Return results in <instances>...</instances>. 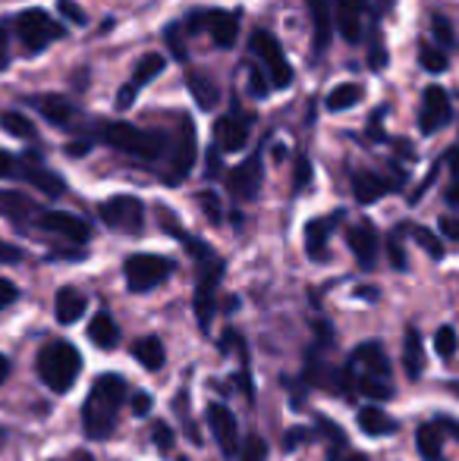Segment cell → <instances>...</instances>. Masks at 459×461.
<instances>
[{
  "instance_id": "db71d44e",
  "label": "cell",
  "mask_w": 459,
  "mask_h": 461,
  "mask_svg": "<svg viewBox=\"0 0 459 461\" xmlns=\"http://www.w3.org/2000/svg\"><path fill=\"white\" fill-rule=\"evenodd\" d=\"M447 164H450V170H454V179L459 176V148H450L447 151Z\"/></svg>"
},
{
  "instance_id": "60d3db41",
  "label": "cell",
  "mask_w": 459,
  "mask_h": 461,
  "mask_svg": "<svg viewBox=\"0 0 459 461\" xmlns=\"http://www.w3.org/2000/svg\"><path fill=\"white\" fill-rule=\"evenodd\" d=\"M264 456H268V446H264V439H258V437L245 439L243 461H264Z\"/></svg>"
},
{
  "instance_id": "9c48e42d",
  "label": "cell",
  "mask_w": 459,
  "mask_h": 461,
  "mask_svg": "<svg viewBox=\"0 0 459 461\" xmlns=\"http://www.w3.org/2000/svg\"><path fill=\"white\" fill-rule=\"evenodd\" d=\"M198 158V135H196V122L189 116H179V129H177V145L170 154V173H167V183L177 185L183 183L192 173Z\"/></svg>"
},
{
  "instance_id": "ab89813d",
  "label": "cell",
  "mask_w": 459,
  "mask_h": 461,
  "mask_svg": "<svg viewBox=\"0 0 459 461\" xmlns=\"http://www.w3.org/2000/svg\"><path fill=\"white\" fill-rule=\"evenodd\" d=\"M57 10H60L63 16H67L69 23H76V25H86L88 23L86 10H82V6H76V0H57Z\"/></svg>"
},
{
  "instance_id": "d590c367",
  "label": "cell",
  "mask_w": 459,
  "mask_h": 461,
  "mask_svg": "<svg viewBox=\"0 0 459 461\" xmlns=\"http://www.w3.org/2000/svg\"><path fill=\"white\" fill-rule=\"evenodd\" d=\"M409 230H412V239H416V242L422 245V249L428 251L431 258H444V245L437 242L435 232H428L425 226H409Z\"/></svg>"
},
{
  "instance_id": "7bdbcfd3",
  "label": "cell",
  "mask_w": 459,
  "mask_h": 461,
  "mask_svg": "<svg viewBox=\"0 0 459 461\" xmlns=\"http://www.w3.org/2000/svg\"><path fill=\"white\" fill-rule=\"evenodd\" d=\"M368 67H372L374 73L387 67V50H384V44H378V38L372 41V57H368Z\"/></svg>"
},
{
  "instance_id": "4dcf8cb0",
  "label": "cell",
  "mask_w": 459,
  "mask_h": 461,
  "mask_svg": "<svg viewBox=\"0 0 459 461\" xmlns=\"http://www.w3.org/2000/svg\"><path fill=\"white\" fill-rule=\"evenodd\" d=\"M25 179H29L35 188H41L48 198H60L63 192H67V185H63V179L57 176V173L44 170V167H25Z\"/></svg>"
},
{
  "instance_id": "52a82bcc",
  "label": "cell",
  "mask_w": 459,
  "mask_h": 461,
  "mask_svg": "<svg viewBox=\"0 0 459 461\" xmlns=\"http://www.w3.org/2000/svg\"><path fill=\"white\" fill-rule=\"evenodd\" d=\"M16 35H19V41L25 44L29 54H41V50L48 48L50 41H57L63 32H60V25L48 16V13L38 10V6H32V10H23L16 16Z\"/></svg>"
},
{
  "instance_id": "681fc988",
  "label": "cell",
  "mask_w": 459,
  "mask_h": 461,
  "mask_svg": "<svg viewBox=\"0 0 459 461\" xmlns=\"http://www.w3.org/2000/svg\"><path fill=\"white\" fill-rule=\"evenodd\" d=\"M441 230H444V236H447V239H459V217H444Z\"/></svg>"
},
{
  "instance_id": "6da1fadb",
  "label": "cell",
  "mask_w": 459,
  "mask_h": 461,
  "mask_svg": "<svg viewBox=\"0 0 459 461\" xmlns=\"http://www.w3.org/2000/svg\"><path fill=\"white\" fill-rule=\"evenodd\" d=\"M129 389L123 383V376L105 374L92 383V393H88L86 405H82V427L92 439H107L116 427V414L126 405Z\"/></svg>"
},
{
  "instance_id": "4fadbf2b",
  "label": "cell",
  "mask_w": 459,
  "mask_h": 461,
  "mask_svg": "<svg viewBox=\"0 0 459 461\" xmlns=\"http://www.w3.org/2000/svg\"><path fill=\"white\" fill-rule=\"evenodd\" d=\"M249 135H252V122L239 113H227L217 120L215 126V139H217V148L227 154H236L249 145Z\"/></svg>"
},
{
  "instance_id": "484cf974",
  "label": "cell",
  "mask_w": 459,
  "mask_h": 461,
  "mask_svg": "<svg viewBox=\"0 0 459 461\" xmlns=\"http://www.w3.org/2000/svg\"><path fill=\"white\" fill-rule=\"evenodd\" d=\"M164 67H167L164 54H145L139 63H135V69H133V79L126 82V88H133V92L139 95L142 88H145L148 82L154 79V76H161V73H164Z\"/></svg>"
},
{
  "instance_id": "7c38bea8",
  "label": "cell",
  "mask_w": 459,
  "mask_h": 461,
  "mask_svg": "<svg viewBox=\"0 0 459 461\" xmlns=\"http://www.w3.org/2000/svg\"><path fill=\"white\" fill-rule=\"evenodd\" d=\"M38 223H41V230L57 232V236L69 239V242H76V245L88 242V236H92L86 220L76 217V213H67V211H44L41 217H38Z\"/></svg>"
},
{
  "instance_id": "ee69618b",
  "label": "cell",
  "mask_w": 459,
  "mask_h": 461,
  "mask_svg": "<svg viewBox=\"0 0 459 461\" xmlns=\"http://www.w3.org/2000/svg\"><path fill=\"white\" fill-rule=\"evenodd\" d=\"M19 298V289L16 283H10V279H0V311L6 308V304H13Z\"/></svg>"
},
{
  "instance_id": "ffe728a7",
  "label": "cell",
  "mask_w": 459,
  "mask_h": 461,
  "mask_svg": "<svg viewBox=\"0 0 459 461\" xmlns=\"http://www.w3.org/2000/svg\"><path fill=\"white\" fill-rule=\"evenodd\" d=\"M393 192V183L384 176H378V173L372 170H359L353 176V194L359 204H374L378 198H384V194Z\"/></svg>"
},
{
  "instance_id": "603a6c76",
  "label": "cell",
  "mask_w": 459,
  "mask_h": 461,
  "mask_svg": "<svg viewBox=\"0 0 459 461\" xmlns=\"http://www.w3.org/2000/svg\"><path fill=\"white\" fill-rule=\"evenodd\" d=\"M403 367L409 380H418L425 367V346H422V333L416 327L406 330V339H403Z\"/></svg>"
},
{
  "instance_id": "b9f144b4",
  "label": "cell",
  "mask_w": 459,
  "mask_h": 461,
  "mask_svg": "<svg viewBox=\"0 0 459 461\" xmlns=\"http://www.w3.org/2000/svg\"><path fill=\"white\" fill-rule=\"evenodd\" d=\"M154 443H158V449H161V452H170V446H173V430L164 424V420H158V424H154Z\"/></svg>"
},
{
  "instance_id": "f5cc1de1",
  "label": "cell",
  "mask_w": 459,
  "mask_h": 461,
  "mask_svg": "<svg viewBox=\"0 0 459 461\" xmlns=\"http://www.w3.org/2000/svg\"><path fill=\"white\" fill-rule=\"evenodd\" d=\"M447 204L450 207H459V176L450 183V188H447Z\"/></svg>"
},
{
  "instance_id": "d6a6232c",
  "label": "cell",
  "mask_w": 459,
  "mask_h": 461,
  "mask_svg": "<svg viewBox=\"0 0 459 461\" xmlns=\"http://www.w3.org/2000/svg\"><path fill=\"white\" fill-rule=\"evenodd\" d=\"M0 126H4L13 139H25V141L35 139V126H32L29 116L19 113V110H4V113H0Z\"/></svg>"
},
{
  "instance_id": "f546056e",
  "label": "cell",
  "mask_w": 459,
  "mask_h": 461,
  "mask_svg": "<svg viewBox=\"0 0 459 461\" xmlns=\"http://www.w3.org/2000/svg\"><path fill=\"white\" fill-rule=\"evenodd\" d=\"M186 86H189V95L196 97V104H198L202 110H211L217 101H221V92H217V86L208 79V76L189 73V76H186Z\"/></svg>"
},
{
  "instance_id": "d4e9b609",
  "label": "cell",
  "mask_w": 459,
  "mask_h": 461,
  "mask_svg": "<svg viewBox=\"0 0 459 461\" xmlns=\"http://www.w3.org/2000/svg\"><path fill=\"white\" fill-rule=\"evenodd\" d=\"M133 355H135V361H139L145 370H151V374L164 367V361H167L164 342H161L158 336H142V339L133 346Z\"/></svg>"
},
{
  "instance_id": "6f0895ef",
  "label": "cell",
  "mask_w": 459,
  "mask_h": 461,
  "mask_svg": "<svg viewBox=\"0 0 459 461\" xmlns=\"http://www.w3.org/2000/svg\"><path fill=\"white\" fill-rule=\"evenodd\" d=\"M73 461H95L92 456H88V452H79V456H76Z\"/></svg>"
},
{
  "instance_id": "bcb514c9",
  "label": "cell",
  "mask_w": 459,
  "mask_h": 461,
  "mask_svg": "<svg viewBox=\"0 0 459 461\" xmlns=\"http://www.w3.org/2000/svg\"><path fill=\"white\" fill-rule=\"evenodd\" d=\"M129 405H133V411L139 414V418H145V414L151 411V399H148L145 393H133V399H129Z\"/></svg>"
},
{
  "instance_id": "cb8c5ba5",
  "label": "cell",
  "mask_w": 459,
  "mask_h": 461,
  "mask_svg": "<svg viewBox=\"0 0 459 461\" xmlns=\"http://www.w3.org/2000/svg\"><path fill=\"white\" fill-rule=\"evenodd\" d=\"M418 452L425 461H447L444 458V420L418 427Z\"/></svg>"
},
{
  "instance_id": "680465c9",
  "label": "cell",
  "mask_w": 459,
  "mask_h": 461,
  "mask_svg": "<svg viewBox=\"0 0 459 461\" xmlns=\"http://www.w3.org/2000/svg\"><path fill=\"white\" fill-rule=\"evenodd\" d=\"M334 461H365V458H362V456H346V458H340V456H337Z\"/></svg>"
},
{
  "instance_id": "8992f818",
  "label": "cell",
  "mask_w": 459,
  "mask_h": 461,
  "mask_svg": "<svg viewBox=\"0 0 459 461\" xmlns=\"http://www.w3.org/2000/svg\"><path fill=\"white\" fill-rule=\"evenodd\" d=\"M249 48H252V54H255L258 60L268 67L271 86H274V88H289V82H293V67H289L287 54H283L280 41H277L268 29H255V32H252V38H249Z\"/></svg>"
},
{
  "instance_id": "11a10c76",
  "label": "cell",
  "mask_w": 459,
  "mask_h": 461,
  "mask_svg": "<svg viewBox=\"0 0 459 461\" xmlns=\"http://www.w3.org/2000/svg\"><path fill=\"white\" fill-rule=\"evenodd\" d=\"M6 173H13V158L6 151H0V176H6Z\"/></svg>"
},
{
  "instance_id": "2e32d148",
  "label": "cell",
  "mask_w": 459,
  "mask_h": 461,
  "mask_svg": "<svg viewBox=\"0 0 459 461\" xmlns=\"http://www.w3.org/2000/svg\"><path fill=\"white\" fill-rule=\"evenodd\" d=\"M196 25H205L208 29V35L215 38L217 48H230L233 41H236V32H239V19L230 16V13L224 10H208V13H198L196 19H192Z\"/></svg>"
},
{
  "instance_id": "f6af8a7d",
  "label": "cell",
  "mask_w": 459,
  "mask_h": 461,
  "mask_svg": "<svg viewBox=\"0 0 459 461\" xmlns=\"http://www.w3.org/2000/svg\"><path fill=\"white\" fill-rule=\"evenodd\" d=\"M6 67H10V32L0 23V69H6Z\"/></svg>"
},
{
  "instance_id": "7dc6e473",
  "label": "cell",
  "mask_w": 459,
  "mask_h": 461,
  "mask_svg": "<svg viewBox=\"0 0 459 461\" xmlns=\"http://www.w3.org/2000/svg\"><path fill=\"white\" fill-rule=\"evenodd\" d=\"M249 88H252V95H255V97H264V95H268V82H264L262 69H252V76H249Z\"/></svg>"
},
{
  "instance_id": "f1b7e54d",
  "label": "cell",
  "mask_w": 459,
  "mask_h": 461,
  "mask_svg": "<svg viewBox=\"0 0 459 461\" xmlns=\"http://www.w3.org/2000/svg\"><path fill=\"white\" fill-rule=\"evenodd\" d=\"M362 97H365V88L355 86V82H344V86H337V88H331V92H327L325 107L331 110V113H344V110L355 107Z\"/></svg>"
},
{
  "instance_id": "5bb4252c",
  "label": "cell",
  "mask_w": 459,
  "mask_h": 461,
  "mask_svg": "<svg viewBox=\"0 0 459 461\" xmlns=\"http://www.w3.org/2000/svg\"><path fill=\"white\" fill-rule=\"evenodd\" d=\"M346 242H349V249H353V255H355V261H359V267L372 270L374 261H378V245H381L378 242V232H374V226L368 223V220H362V223L349 226Z\"/></svg>"
},
{
  "instance_id": "9a60e30c",
  "label": "cell",
  "mask_w": 459,
  "mask_h": 461,
  "mask_svg": "<svg viewBox=\"0 0 459 461\" xmlns=\"http://www.w3.org/2000/svg\"><path fill=\"white\" fill-rule=\"evenodd\" d=\"M205 414H208V427H211V433H215L217 446H221L227 456H233V452L239 449V430H236V420H233L230 408L221 405V402H211Z\"/></svg>"
},
{
  "instance_id": "836d02e7",
  "label": "cell",
  "mask_w": 459,
  "mask_h": 461,
  "mask_svg": "<svg viewBox=\"0 0 459 461\" xmlns=\"http://www.w3.org/2000/svg\"><path fill=\"white\" fill-rule=\"evenodd\" d=\"M459 348V339H456V330L454 327H441L435 333V352L441 355V358H454Z\"/></svg>"
},
{
  "instance_id": "91938a15",
  "label": "cell",
  "mask_w": 459,
  "mask_h": 461,
  "mask_svg": "<svg viewBox=\"0 0 459 461\" xmlns=\"http://www.w3.org/2000/svg\"><path fill=\"white\" fill-rule=\"evenodd\" d=\"M4 439H6V430H4V427H0V443H4Z\"/></svg>"
},
{
  "instance_id": "74e56055",
  "label": "cell",
  "mask_w": 459,
  "mask_h": 461,
  "mask_svg": "<svg viewBox=\"0 0 459 461\" xmlns=\"http://www.w3.org/2000/svg\"><path fill=\"white\" fill-rule=\"evenodd\" d=\"M198 204H202V211H205V217L211 220V223H221L224 220V211H221V198H217L215 192H202L198 194Z\"/></svg>"
},
{
  "instance_id": "7402d4cb",
  "label": "cell",
  "mask_w": 459,
  "mask_h": 461,
  "mask_svg": "<svg viewBox=\"0 0 459 461\" xmlns=\"http://www.w3.org/2000/svg\"><path fill=\"white\" fill-rule=\"evenodd\" d=\"M88 339L98 348H105V352H114V348L120 346V327H116V321L107 311H98V314L92 317V323H88Z\"/></svg>"
},
{
  "instance_id": "7a4b0ae2",
  "label": "cell",
  "mask_w": 459,
  "mask_h": 461,
  "mask_svg": "<svg viewBox=\"0 0 459 461\" xmlns=\"http://www.w3.org/2000/svg\"><path fill=\"white\" fill-rule=\"evenodd\" d=\"M349 376L355 380V389L362 395H372V399H390V361H387L381 342L368 339L349 358Z\"/></svg>"
},
{
  "instance_id": "5b68a950",
  "label": "cell",
  "mask_w": 459,
  "mask_h": 461,
  "mask_svg": "<svg viewBox=\"0 0 459 461\" xmlns=\"http://www.w3.org/2000/svg\"><path fill=\"white\" fill-rule=\"evenodd\" d=\"M173 274V261L161 255H129L123 264V276H126L129 292H151L161 283H167Z\"/></svg>"
},
{
  "instance_id": "30bf717a",
  "label": "cell",
  "mask_w": 459,
  "mask_h": 461,
  "mask_svg": "<svg viewBox=\"0 0 459 461\" xmlns=\"http://www.w3.org/2000/svg\"><path fill=\"white\" fill-rule=\"evenodd\" d=\"M454 120V104H450V95L444 92L441 86H428L422 95V110H418V129L425 135L437 132L447 122Z\"/></svg>"
},
{
  "instance_id": "94428289",
  "label": "cell",
  "mask_w": 459,
  "mask_h": 461,
  "mask_svg": "<svg viewBox=\"0 0 459 461\" xmlns=\"http://www.w3.org/2000/svg\"><path fill=\"white\" fill-rule=\"evenodd\" d=\"M450 389H454V393L459 395V383H454V386H450Z\"/></svg>"
},
{
  "instance_id": "d6986e66",
  "label": "cell",
  "mask_w": 459,
  "mask_h": 461,
  "mask_svg": "<svg viewBox=\"0 0 459 461\" xmlns=\"http://www.w3.org/2000/svg\"><path fill=\"white\" fill-rule=\"evenodd\" d=\"M308 19H312V44L315 54H325L327 44H331V4L327 0H306Z\"/></svg>"
},
{
  "instance_id": "c3c4849f",
  "label": "cell",
  "mask_w": 459,
  "mask_h": 461,
  "mask_svg": "<svg viewBox=\"0 0 459 461\" xmlns=\"http://www.w3.org/2000/svg\"><path fill=\"white\" fill-rule=\"evenodd\" d=\"M387 249H390V261H393V267H397V270H406V258H403V249H399L397 236L390 239V245H387Z\"/></svg>"
},
{
  "instance_id": "8fae6325",
  "label": "cell",
  "mask_w": 459,
  "mask_h": 461,
  "mask_svg": "<svg viewBox=\"0 0 459 461\" xmlns=\"http://www.w3.org/2000/svg\"><path fill=\"white\" fill-rule=\"evenodd\" d=\"M262 176H264L262 158H258V154H252V158L243 160L236 170H230V176H227L230 194H233V198H239V201H252L258 192H262Z\"/></svg>"
},
{
  "instance_id": "44dd1931",
  "label": "cell",
  "mask_w": 459,
  "mask_h": 461,
  "mask_svg": "<svg viewBox=\"0 0 459 461\" xmlns=\"http://www.w3.org/2000/svg\"><path fill=\"white\" fill-rule=\"evenodd\" d=\"M86 308H88V298L82 295L76 285H63L60 292H57V298H54V314H57V321L63 323V327H69V323H76L82 314H86Z\"/></svg>"
},
{
  "instance_id": "ac0fdd59",
  "label": "cell",
  "mask_w": 459,
  "mask_h": 461,
  "mask_svg": "<svg viewBox=\"0 0 459 461\" xmlns=\"http://www.w3.org/2000/svg\"><path fill=\"white\" fill-rule=\"evenodd\" d=\"M362 10H365V0H334V19L349 44H355L362 35Z\"/></svg>"
},
{
  "instance_id": "8d00e7d4",
  "label": "cell",
  "mask_w": 459,
  "mask_h": 461,
  "mask_svg": "<svg viewBox=\"0 0 459 461\" xmlns=\"http://www.w3.org/2000/svg\"><path fill=\"white\" fill-rule=\"evenodd\" d=\"M431 32H435V38L444 44V48H454L456 44V32H454V25H450V19L447 16H431Z\"/></svg>"
},
{
  "instance_id": "e0dca14e",
  "label": "cell",
  "mask_w": 459,
  "mask_h": 461,
  "mask_svg": "<svg viewBox=\"0 0 459 461\" xmlns=\"http://www.w3.org/2000/svg\"><path fill=\"white\" fill-rule=\"evenodd\" d=\"M337 220L340 213H334V217H315L306 223V255L312 261H325L327 258V242H331V232L337 226Z\"/></svg>"
},
{
  "instance_id": "f907efd6",
  "label": "cell",
  "mask_w": 459,
  "mask_h": 461,
  "mask_svg": "<svg viewBox=\"0 0 459 461\" xmlns=\"http://www.w3.org/2000/svg\"><path fill=\"white\" fill-rule=\"evenodd\" d=\"M16 261H19V249L0 242V264H16Z\"/></svg>"
},
{
  "instance_id": "83f0119b",
  "label": "cell",
  "mask_w": 459,
  "mask_h": 461,
  "mask_svg": "<svg viewBox=\"0 0 459 461\" xmlns=\"http://www.w3.org/2000/svg\"><path fill=\"white\" fill-rule=\"evenodd\" d=\"M359 427H362V433H368V437H390V433L397 430V420H393L387 411H381V408H362Z\"/></svg>"
},
{
  "instance_id": "816d5d0a",
  "label": "cell",
  "mask_w": 459,
  "mask_h": 461,
  "mask_svg": "<svg viewBox=\"0 0 459 461\" xmlns=\"http://www.w3.org/2000/svg\"><path fill=\"white\" fill-rule=\"evenodd\" d=\"M67 154H69V158H86V154H88V141H69Z\"/></svg>"
},
{
  "instance_id": "f35d334b",
  "label": "cell",
  "mask_w": 459,
  "mask_h": 461,
  "mask_svg": "<svg viewBox=\"0 0 459 461\" xmlns=\"http://www.w3.org/2000/svg\"><path fill=\"white\" fill-rule=\"evenodd\" d=\"M308 179H312V164H308L306 154H299L296 158V176H293V192H302V188L308 185Z\"/></svg>"
},
{
  "instance_id": "4316f807",
  "label": "cell",
  "mask_w": 459,
  "mask_h": 461,
  "mask_svg": "<svg viewBox=\"0 0 459 461\" xmlns=\"http://www.w3.org/2000/svg\"><path fill=\"white\" fill-rule=\"evenodd\" d=\"M35 107L41 110V116L48 122H57V126H67L73 120V104L60 95H41L35 97Z\"/></svg>"
},
{
  "instance_id": "3957f363",
  "label": "cell",
  "mask_w": 459,
  "mask_h": 461,
  "mask_svg": "<svg viewBox=\"0 0 459 461\" xmlns=\"http://www.w3.org/2000/svg\"><path fill=\"white\" fill-rule=\"evenodd\" d=\"M82 374V355L73 342L67 339H54L38 352V376L44 380V386L50 393L63 395L76 386Z\"/></svg>"
},
{
  "instance_id": "e575fe53",
  "label": "cell",
  "mask_w": 459,
  "mask_h": 461,
  "mask_svg": "<svg viewBox=\"0 0 459 461\" xmlns=\"http://www.w3.org/2000/svg\"><path fill=\"white\" fill-rule=\"evenodd\" d=\"M418 60H422V67L428 69V73H444V69H447V54H444L441 48H431V44H425Z\"/></svg>"
},
{
  "instance_id": "277c9868",
  "label": "cell",
  "mask_w": 459,
  "mask_h": 461,
  "mask_svg": "<svg viewBox=\"0 0 459 461\" xmlns=\"http://www.w3.org/2000/svg\"><path fill=\"white\" fill-rule=\"evenodd\" d=\"M101 139L107 141L116 151L129 154L135 160H158L167 154V135L158 132V129H139V126H129V122H111L105 126Z\"/></svg>"
},
{
  "instance_id": "1f68e13d",
  "label": "cell",
  "mask_w": 459,
  "mask_h": 461,
  "mask_svg": "<svg viewBox=\"0 0 459 461\" xmlns=\"http://www.w3.org/2000/svg\"><path fill=\"white\" fill-rule=\"evenodd\" d=\"M29 213H35V204H32L23 192H4V188H0V217L25 220Z\"/></svg>"
},
{
  "instance_id": "ba28073f",
  "label": "cell",
  "mask_w": 459,
  "mask_h": 461,
  "mask_svg": "<svg viewBox=\"0 0 459 461\" xmlns=\"http://www.w3.org/2000/svg\"><path fill=\"white\" fill-rule=\"evenodd\" d=\"M98 213L116 232H139L145 226V204L135 194H114L98 207Z\"/></svg>"
},
{
  "instance_id": "9f6ffc18",
  "label": "cell",
  "mask_w": 459,
  "mask_h": 461,
  "mask_svg": "<svg viewBox=\"0 0 459 461\" xmlns=\"http://www.w3.org/2000/svg\"><path fill=\"white\" fill-rule=\"evenodd\" d=\"M6 376H10V361H6L4 355H0V383H4Z\"/></svg>"
}]
</instances>
